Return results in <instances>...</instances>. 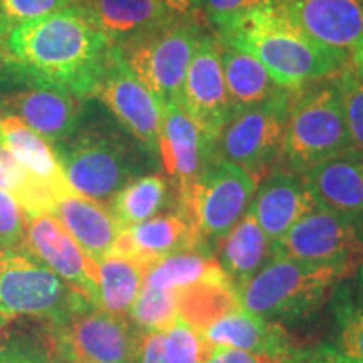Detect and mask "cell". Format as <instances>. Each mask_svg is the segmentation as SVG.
Returning a JSON list of instances; mask_svg holds the SVG:
<instances>
[{"label": "cell", "instance_id": "obj_1", "mask_svg": "<svg viewBox=\"0 0 363 363\" xmlns=\"http://www.w3.org/2000/svg\"><path fill=\"white\" fill-rule=\"evenodd\" d=\"M4 56L34 78L84 101L96 93L111 61L113 44L88 11L72 2L12 29L4 39Z\"/></svg>", "mask_w": 363, "mask_h": 363}, {"label": "cell", "instance_id": "obj_2", "mask_svg": "<svg viewBox=\"0 0 363 363\" xmlns=\"http://www.w3.org/2000/svg\"><path fill=\"white\" fill-rule=\"evenodd\" d=\"M214 33L224 45L256 57L272 79L289 91L335 79L353 66V56L313 40L271 2L227 21Z\"/></svg>", "mask_w": 363, "mask_h": 363}, {"label": "cell", "instance_id": "obj_3", "mask_svg": "<svg viewBox=\"0 0 363 363\" xmlns=\"http://www.w3.org/2000/svg\"><path fill=\"white\" fill-rule=\"evenodd\" d=\"M56 155L71 187L106 206L125 185L142 177L157 157L121 126L103 121L84 125L83 116L74 133L56 145Z\"/></svg>", "mask_w": 363, "mask_h": 363}, {"label": "cell", "instance_id": "obj_4", "mask_svg": "<svg viewBox=\"0 0 363 363\" xmlns=\"http://www.w3.org/2000/svg\"><path fill=\"white\" fill-rule=\"evenodd\" d=\"M355 269L342 262L272 257L238 289L240 305L266 320H291L315 311L333 286Z\"/></svg>", "mask_w": 363, "mask_h": 363}, {"label": "cell", "instance_id": "obj_5", "mask_svg": "<svg viewBox=\"0 0 363 363\" xmlns=\"http://www.w3.org/2000/svg\"><path fill=\"white\" fill-rule=\"evenodd\" d=\"M353 148L333 79L306 89L291 104L278 170L301 175Z\"/></svg>", "mask_w": 363, "mask_h": 363}, {"label": "cell", "instance_id": "obj_6", "mask_svg": "<svg viewBox=\"0 0 363 363\" xmlns=\"http://www.w3.org/2000/svg\"><path fill=\"white\" fill-rule=\"evenodd\" d=\"M94 306L27 249L0 252V315L11 323L21 316L61 326Z\"/></svg>", "mask_w": 363, "mask_h": 363}, {"label": "cell", "instance_id": "obj_7", "mask_svg": "<svg viewBox=\"0 0 363 363\" xmlns=\"http://www.w3.org/2000/svg\"><path fill=\"white\" fill-rule=\"evenodd\" d=\"M206 21L174 17L143 39L118 48L136 79L162 104L179 99L195 49L207 33Z\"/></svg>", "mask_w": 363, "mask_h": 363}, {"label": "cell", "instance_id": "obj_8", "mask_svg": "<svg viewBox=\"0 0 363 363\" xmlns=\"http://www.w3.org/2000/svg\"><path fill=\"white\" fill-rule=\"evenodd\" d=\"M293 93L298 91H284L235 113L217 136L216 158L239 165L257 180L278 170Z\"/></svg>", "mask_w": 363, "mask_h": 363}, {"label": "cell", "instance_id": "obj_9", "mask_svg": "<svg viewBox=\"0 0 363 363\" xmlns=\"http://www.w3.org/2000/svg\"><path fill=\"white\" fill-rule=\"evenodd\" d=\"M83 99L44 83L12 62L0 65V113L17 116L48 143L59 145L78 128Z\"/></svg>", "mask_w": 363, "mask_h": 363}, {"label": "cell", "instance_id": "obj_10", "mask_svg": "<svg viewBox=\"0 0 363 363\" xmlns=\"http://www.w3.org/2000/svg\"><path fill=\"white\" fill-rule=\"evenodd\" d=\"M259 180L230 162L216 158L206 167L179 207L203 242L217 244L246 214Z\"/></svg>", "mask_w": 363, "mask_h": 363}, {"label": "cell", "instance_id": "obj_11", "mask_svg": "<svg viewBox=\"0 0 363 363\" xmlns=\"http://www.w3.org/2000/svg\"><path fill=\"white\" fill-rule=\"evenodd\" d=\"M142 335L125 316L89 306L51 326L49 350L66 363H138Z\"/></svg>", "mask_w": 363, "mask_h": 363}, {"label": "cell", "instance_id": "obj_12", "mask_svg": "<svg viewBox=\"0 0 363 363\" xmlns=\"http://www.w3.org/2000/svg\"><path fill=\"white\" fill-rule=\"evenodd\" d=\"M272 257L357 267L363 257V219L316 206L272 244Z\"/></svg>", "mask_w": 363, "mask_h": 363}, {"label": "cell", "instance_id": "obj_13", "mask_svg": "<svg viewBox=\"0 0 363 363\" xmlns=\"http://www.w3.org/2000/svg\"><path fill=\"white\" fill-rule=\"evenodd\" d=\"M220 51L222 43L216 34L202 35L179 94L184 111L212 145H216L227 121L238 113L225 86Z\"/></svg>", "mask_w": 363, "mask_h": 363}, {"label": "cell", "instance_id": "obj_14", "mask_svg": "<svg viewBox=\"0 0 363 363\" xmlns=\"http://www.w3.org/2000/svg\"><path fill=\"white\" fill-rule=\"evenodd\" d=\"M99 101L110 110L126 133L153 155H158L163 104L136 79L116 45L96 93Z\"/></svg>", "mask_w": 363, "mask_h": 363}, {"label": "cell", "instance_id": "obj_15", "mask_svg": "<svg viewBox=\"0 0 363 363\" xmlns=\"http://www.w3.org/2000/svg\"><path fill=\"white\" fill-rule=\"evenodd\" d=\"M26 247L74 291L98 306V264L48 211L24 212Z\"/></svg>", "mask_w": 363, "mask_h": 363}, {"label": "cell", "instance_id": "obj_16", "mask_svg": "<svg viewBox=\"0 0 363 363\" xmlns=\"http://www.w3.org/2000/svg\"><path fill=\"white\" fill-rule=\"evenodd\" d=\"M158 155L174 182L179 201L189 194L208 163L216 160L214 145L190 120L179 99L163 104Z\"/></svg>", "mask_w": 363, "mask_h": 363}, {"label": "cell", "instance_id": "obj_17", "mask_svg": "<svg viewBox=\"0 0 363 363\" xmlns=\"http://www.w3.org/2000/svg\"><path fill=\"white\" fill-rule=\"evenodd\" d=\"M306 35L350 54L363 40V0H269Z\"/></svg>", "mask_w": 363, "mask_h": 363}, {"label": "cell", "instance_id": "obj_18", "mask_svg": "<svg viewBox=\"0 0 363 363\" xmlns=\"http://www.w3.org/2000/svg\"><path fill=\"white\" fill-rule=\"evenodd\" d=\"M180 251H207L189 216L177 207L175 212L121 229L110 254L138 262L145 269L170 254Z\"/></svg>", "mask_w": 363, "mask_h": 363}, {"label": "cell", "instance_id": "obj_19", "mask_svg": "<svg viewBox=\"0 0 363 363\" xmlns=\"http://www.w3.org/2000/svg\"><path fill=\"white\" fill-rule=\"evenodd\" d=\"M316 206L301 175L274 170L257 185L249 203V214L274 244Z\"/></svg>", "mask_w": 363, "mask_h": 363}, {"label": "cell", "instance_id": "obj_20", "mask_svg": "<svg viewBox=\"0 0 363 363\" xmlns=\"http://www.w3.org/2000/svg\"><path fill=\"white\" fill-rule=\"evenodd\" d=\"M201 335L211 345L238 348L278 362L296 348L291 335L283 325L266 320L242 305L208 325Z\"/></svg>", "mask_w": 363, "mask_h": 363}, {"label": "cell", "instance_id": "obj_21", "mask_svg": "<svg viewBox=\"0 0 363 363\" xmlns=\"http://www.w3.org/2000/svg\"><path fill=\"white\" fill-rule=\"evenodd\" d=\"M49 212L66 227L91 261L99 262L115 246L121 227L110 207L78 192L62 195Z\"/></svg>", "mask_w": 363, "mask_h": 363}, {"label": "cell", "instance_id": "obj_22", "mask_svg": "<svg viewBox=\"0 0 363 363\" xmlns=\"http://www.w3.org/2000/svg\"><path fill=\"white\" fill-rule=\"evenodd\" d=\"M311 197L343 214L363 219V152H350L326 160L301 174Z\"/></svg>", "mask_w": 363, "mask_h": 363}, {"label": "cell", "instance_id": "obj_23", "mask_svg": "<svg viewBox=\"0 0 363 363\" xmlns=\"http://www.w3.org/2000/svg\"><path fill=\"white\" fill-rule=\"evenodd\" d=\"M83 6L99 30L116 48H123L153 30L174 16L160 0H74Z\"/></svg>", "mask_w": 363, "mask_h": 363}, {"label": "cell", "instance_id": "obj_24", "mask_svg": "<svg viewBox=\"0 0 363 363\" xmlns=\"http://www.w3.org/2000/svg\"><path fill=\"white\" fill-rule=\"evenodd\" d=\"M0 143L12 153L27 174L52 195L54 201L76 192L61 169L56 150L17 116L0 113Z\"/></svg>", "mask_w": 363, "mask_h": 363}, {"label": "cell", "instance_id": "obj_25", "mask_svg": "<svg viewBox=\"0 0 363 363\" xmlns=\"http://www.w3.org/2000/svg\"><path fill=\"white\" fill-rule=\"evenodd\" d=\"M271 259L272 242L249 212L217 242V261L238 289Z\"/></svg>", "mask_w": 363, "mask_h": 363}, {"label": "cell", "instance_id": "obj_26", "mask_svg": "<svg viewBox=\"0 0 363 363\" xmlns=\"http://www.w3.org/2000/svg\"><path fill=\"white\" fill-rule=\"evenodd\" d=\"M220 59L227 91L238 111L289 91L276 83L266 67L251 54L222 44Z\"/></svg>", "mask_w": 363, "mask_h": 363}, {"label": "cell", "instance_id": "obj_27", "mask_svg": "<svg viewBox=\"0 0 363 363\" xmlns=\"http://www.w3.org/2000/svg\"><path fill=\"white\" fill-rule=\"evenodd\" d=\"M201 283H230L217 257L207 251H180L145 271L143 284L157 289H185Z\"/></svg>", "mask_w": 363, "mask_h": 363}, {"label": "cell", "instance_id": "obj_28", "mask_svg": "<svg viewBox=\"0 0 363 363\" xmlns=\"http://www.w3.org/2000/svg\"><path fill=\"white\" fill-rule=\"evenodd\" d=\"M98 264V308L125 316L143 286L145 267L126 257L108 254Z\"/></svg>", "mask_w": 363, "mask_h": 363}, {"label": "cell", "instance_id": "obj_29", "mask_svg": "<svg viewBox=\"0 0 363 363\" xmlns=\"http://www.w3.org/2000/svg\"><path fill=\"white\" fill-rule=\"evenodd\" d=\"M169 182L160 174L142 175L118 192L110 202V211L121 229L155 217L167 203Z\"/></svg>", "mask_w": 363, "mask_h": 363}, {"label": "cell", "instance_id": "obj_30", "mask_svg": "<svg viewBox=\"0 0 363 363\" xmlns=\"http://www.w3.org/2000/svg\"><path fill=\"white\" fill-rule=\"evenodd\" d=\"M238 306L240 299L233 283H201L179 289V316L197 331Z\"/></svg>", "mask_w": 363, "mask_h": 363}, {"label": "cell", "instance_id": "obj_31", "mask_svg": "<svg viewBox=\"0 0 363 363\" xmlns=\"http://www.w3.org/2000/svg\"><path fill=\"white\" fill-rule=\"evenodd\" d=\"M128 315L140 333H165L179 320V291L142 286Z\"/></svg>", "mask_w": 363, "mask_h": 363}, {"label": "cell", "instance_id": "obj_32", "mask_svg": "<svg viewBox=\"0 0 363 363\" xmlns=\"http://www.w3.org/2000/svg\"><path fill=\"white\" fill-rule=\"evenodd\" d=\"M0 190L17 199L24 212L51 208L54 197L22 169L12 153L0 143Z\"/></svg>", "mask_w": 363, "mask_h": 363}, {"label": "cell", "instance_id": "obj_33", "mask_svg": "<svg viewBox=\"0 0 363 363\" xmlns=\"http://www.w3.org/2000/svg\"><path fill=\"white\" fill-rule=\"evenodd\" d=\"M331 348L342 363H363V301L337 308V335Z\"/></svg>", "mask_w": 363, "mask_h": 363}, {"label": "cell", "instance_id": "obj_34", "mask_svg": "<svg viewBox=\"0 0 363 363\" xmlns=\"http://www.w3.org/2000/svg\"><path fill=\"white\" fill-rule=\"evenodd\" d=\"M335 83L353 147L363 152V74L353 65L337 76Z\"/></svg>", "mask_w": 363, "mask_h": 363}, {"label": "cell", "instance_id": "obj_35", "mask_svg": "<svg viewBox=\"0 0 363 363\" xmlns=\"http://www.w3.org/2000/svg\"><path fill=\"white\" fill-rule=\"evenodd\" d=\"M162 343L167 363H202L208 350L201 331L182 318L162 333Z\"/></svg>", "mask_w": 363, "mask_h": 363}, {"label": "cell", "instance_id": "obj_36", "mask_svg": "<svg viewBox=\"0 0 363 363\" xmlns=\"http://www.w3.org/2000/svg\"><path fill=\"white\" fill-rule=\"evenodd\" d=\"M72 2L74 0H0V39H6L16 27L61 11Z\"/></svg>", "mask_w": 363, "mask_h": 363}, {"label": "cell", "instance_id": "obj_37", "mask_svg": "<svg viewBox=\"0 0 363 363\" xmlns=\"http://www.w3.org/2000/svg\"><path fill=\"white\" fill-rule=\"evenodd\" d=\"M26 247L24 208L11 194L0 190V252Z\"/></svg>", "mask_w": 363, "mask_h": 363}, {"label": "cell", "instance_id": "obj_38", "mask_svg": "<svg viewBox=\"0 0 363 363\" xmlns=\"http://www.w3.org/2000/svg\"><path fill=\"white\" fill-rule=\"evenodd\" d=\"M269 0H202L201 16L206 21L207 27L219 29L227 21L234 19L240 13L261 7Z\"/></svg>", "mask_w": 363, "mask_h": 363}, {"label": "cell", "instance_id": "obj_39", "mask_svg": "<svg viewBox=\"0 0 363 363\" xmlns=\"http://www.w3.org/2000/svg\"><path fill=\"white\" fill-rule=\"evenodd\" d=\"M56 358L51 350H35L19 343L0 345V363H56Z\"/></svg>", "mask_w": 363, "mask_h": 363}, {"label": "cell", "instance_id": "obj_40", "mask_svg": "<svg viewBox=\"0 0 363 363\" xmlns=\"http://www.w3.org/2000/svg\"><path fill=\"white\" fill-rule=\"evenodd\" d=\"M202 363H281L272 358L256 355V353L238 350V348L222 347V345H211Z\"/></svg>", "mask_w": 363, "mask_h": 363}, {"label": "cell", "instance_id": "obj_41", "mask_svg": "<svg viewBox=\"0 0 363 363\" xmlns=\"http://www.w3.org/2000/svg\"><path fill=\"white\" fill-rule=\"evenodd\" d=\"M281 363H342L337 353L333 352L331 345H318V347L301 348L296 347L283 358Z\"/></svg>", "mask_w": 363, "mask_h": 363}, {"label": "cell", "instance_id": "obj_42", "mask_svg": "<svg viewBox=\"0 0 363 363\" xmlns=\"http://www.w3.org/2000/svg\"><path fill=\"white\" fill-rule=\"evenodd\" d=\"M138 363H167L163 355L162 333H143Z\"/></svg>", "mask_w": 363, "mask_h": 363}, {"label": "cell", "instance_id": "obj_43", "mask_svg": "<svg viewBox=\"0 0 363 363\" xmlns=\"http://www.w3.org/2000/svg\"><path fill=\"white\" fill-rule=\"evenodd\" d=\"M160 2L174 17L201 16L202 0H160Z\"/></svg>", "mask_w": 363, "mask_h": 363}, {"label": "cell", "instance_id": "obj_44", "mask_svg": "<svg viewBox=\"0 0 363 363\" xmlns=\"http://www.w3.org/2000/svg\"><path fill=\"white\" fill-rule=\"evenodd\" d=\"M353 65H355L357 69L363 74V40L357 45L355 51H353Z\"/></svg>", "mask_w": 363, "mask_h": 363}, {"label": "cell", "instance_id": "obj_45", "mask_svg": "<svg viewBox=\"0 0 363 363\" xmlns=\"http://www.w3.org/2000/svg\"><path fill=\"white\" fill-rule=\"evenodd\" d=\"M9 328V321L0 315V345H2L4 340H6V331Z\"/></svg>", "mask_w": 363, "mask_h": 363}, {"label": "cell", "instance_id": "obj_46", "mask_svg": "<svg viewBox=\"0 0 363 363\" xmlns=\"http://www.w3.org/2000/svg\"><path fill=\"white\" fill-rule=\"evenodd\" d=\"M4 61H6V56H4V40L0 39V65H2Z\"/></svg>", "mask_w": 363, "mask_h": 363}, {"label": "cell", "instance_id": "obj_47", "mask_svg": "<svg viewBox=\"0 0 363 363\" xmlns=\"http://www.w3.org/2000/svg\"><path fill=\"white\" fill-rule=\"evenodd\" d=\"M358 276H360V283L363 286V259H362V264H360V272H358Z\"/></svg>", "mask_w": 363, "mask_h": 363}]
</instances>
